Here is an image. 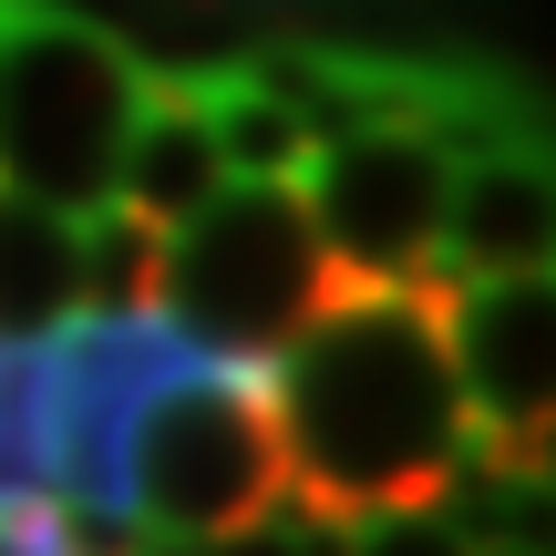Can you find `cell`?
I'll return each mask as SVG.
<instances>
[{"label":"cell","mask_w":556,"mask_h":556,"mask_svg":"<svg viewBox=\"0 0 556 556\" xmlns=\"http://www.w3.org/2000/svg\"><path fill=\"white\" fill-rule=\"evenodd\" d=\"M268 402L299 505L340 526L381 505H443L475 454L443 351V268L330 278V299L268 351Z\"/></svg>","instance_id":"cell-1"},{"label":"cell","mask_w":556,"mask_h":556,"mask_svg":"<svg viewBox=\"0 0 556 556\" xmlns=\"http://www.w3.org/2000/svg\"><path fill=\"white\" fill-rule=\"evenodd\" d=\"M155 62L73 0H11L0 21V176L52 206L114 197V155L144 114Z\"/></svg>","instance_id":"cell-2"},{"label":"cell","mask_w":556,"mask_h":556,"mask_svg":"<svg viewBox=\"0 0 556 556\" xmlns=\"http://www.w3.org/2000/svg\"><path fill=\"white\" fill-rule=\"evenodd\" d=\"M206 340L165 309H73L41 330V422H52V495L103 556L135 546V422L176 371H197Z\"/></svg>","instance_id":"cell-3"},{"label":"cell","mask_w":556,"mask_h":556,"mask_svg":"<svg viewBox=\"0 0 556 556\" xmlns=\"http://www.w3.org/2000/svg\"><path fill=\"white\" fill-rule=\"evenodd\" d=\"M319 299H330V258H319L309 206H299L289 176H227L197 217L165 227L155 309L176 330H197L206 351L268 361Z\"/></svg>","instance_id":"cell-4"},{"label":"cell","mask_w":556,"mask_h":556,"mask_svg":"<svg viewBox=\"0 0 556 556\" xmlns=\"http://www.w3.org/2000/svg\"><path fill=\"white\" fill-rule=\"evenodd\" d=\"M124 475H135V526H155V536H227V526L268 516L289 495L268 361L206 351L197 371H176L144 402Z\"/></svg>","instance_id":"cell-5"},{"label":"cell","mask_w":556,"mask_h":556,"mask_svg":"<svg viewBox=\"0 0 556 556\" xmlns=\"http://www.w3.org/2000/svg\"><path fill=\"white\" fill-rule=\"evenodd\" d=\"M464 124L454 114H351L309 144L299 165V206H309V238L330 278H422L443 268V186H454V155H464Z\"/></svg>","instance_id":"cell-6"},{"label":"cell","mask_w":556,"mask_h":556,"mask_svg":"<svg viewBox=\"0 0 556 556\" xmlns=\"http://www.w3.org/2000/svg\"><path fill=\"white\" fill-rule=\"evenodd\" d=\"M443 351H454L475 454L516 464V475H546L556 464V299H546V268H505V278L443 268Z\"/></svg>","instance_id":"cell-7"},{"label":"cell","mask_w":556,"mask_h":556,"mask_svg":"<svg viewBox=\"0 0 556 556\" xmlns=\"http://www.w3.org/2000/svg\"><path fill=\"white\" fill-rule=\"evenodd\" d=\"M556 248V176H546V124H505L454 155L443 186V268L454 278H505L546 268Z\"/></svg>","instance_id":"cell-8"},{"label":"cell","mask_w":556,"mask_h":556,"mask_svg":"<svg viewBox=\"0 0 556 556\" xmlns=\"http://www.w3.org/2000/svg\"><path fill=\"white\" fill-rule=\"evenodd\" d=\"M217 186H227L217 124H206V103H197V83H186V62H155L144 114H135V135H124V155H114V197L135 206V217L176 227V217H197Z\"/></svg>","instance_id":"cell-9"},{"label":"cell","mask_w":556,"mask_h":556,"mask_svg":"<svg viewBox=\"0 0 556 556\" xmlns=\"http://www.w3.org/2000/svg\"><path fill=\"white\" fill-rule=\"evenodd\" d=\"M73 206L31 197L0 176V340H41L52 319H73Z\"/></svg>","instance_id":"cell-10"},{"label":"cell","mask_w":556,"mask_h":556,"mask_svg":"<svg viewBox=\"0 0 556 556\" xmlns=\"http://www.w3.org/2000/svg\"><path fill=\"white\" fill-rule=\"evenodd\" d=\"M206 124H217V155L227 176H299L309 165V114L258 73V52H217V62H186Z\"/></svg>","instance_id":"cell-11"},{"label":"cell","mask_w":556,"mask_h":556,"mask_svg":"<svg viewBox=\"0 0 556 556\" xmlns=\"http://www.w3.org/2000/svg\"><path fill=\"white\" fill-rule=\"evenodd\" d=\"M155 258H165V227L135 217L124 197L73 206V289H83V309H155Z\"/></svg>","instance_id":"cell-12"},{"label":"cell","mask_w":556,"mask_h":556,"mask_svg":"<svg viewBox=\"0 0 556 556\" xmlns=\"http://www.w3.org/2000/svg\"><path fill=\"white\" fill-rule=\"evenodd\" d=\"M52 495V422H41V340H0V505Z\"/></svg>","instance_id":"cell-13"},{"label":"cell","mask_w":556,"mask_h":556,"mask_svg":"<svg viewBox=\"0 0 556 556\" xmlns=\"http://www.w3.org/2000/svg\"><path fill=\"white\" fill-rule=\"evenodd\" d=\"M340 556H475V536L443 505H381V516H351Z\"/></svg>","instance_id":"cell-14"},{"label":"cell","mask_w":556,"mask_h":556,"mask_svg":"<svg viewBox=\"0 0 556 556\" xmlns=\"http://www.w3.org/2000/svg\"><path fill=\"white\" fill-rule=\"evenodd\" d=\"M0 556H103V546L83 536L52 495H11L0 505Z\"/></svg>","instance_id":"cell-15"},{"label":"cell","mask_w":556,"mask_h":556,"mask_svg":"<svg viewBox=\"0 0 556 556\" xmlns=\"http://www.w3.org/2000/svg\"><path fill=\"white\" fill-rule=\"evenodd\" d=\"M0 21H11V0H0Z\"/></svg>","instance_id":"cell-16"}]
</instances>
